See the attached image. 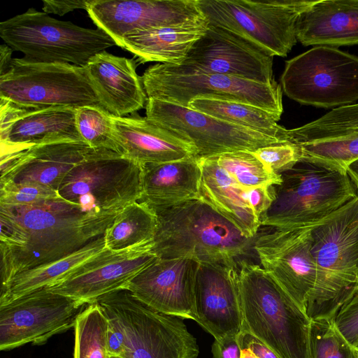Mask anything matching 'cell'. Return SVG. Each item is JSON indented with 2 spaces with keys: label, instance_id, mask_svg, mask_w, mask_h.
Listing matches in <instances>:
<instances>
[{
  "label": "cell",
  "instance_id": "25",
  "mask_svg": "<svg viewBox=\"0 0 358 358\" xmlns=\"http://www.w3.org/2000/svg\"><path fill=\"white\" fill-rule=\"evenodd\" d=\"M123 155L141 164L196 157L195 148L146 117L111 115Z\"/></svg>",
  "mask_w": 358,
  "mask_h": 358
},
{
  "label": "cell",
  "instance_id": "34",
  "mask_svg": "<svg viewBox=\"0 0 358 358\" xmlns=\"http://www.w3.org/2000/svg\"><path fill=\"white\" fill-rule=\"evenodd\" d=\"M222 167L244 189L262 185H279L280 174L269 171L250 151H235L214 156Z\"/></svg>",
  "mask_w": 358,
  "mask_h": 358
},
{
  "label": "cell",
  "instance_id": "16",
  "mask_svg": "<svg viewBox=\"0 0 358 358\" xmlns=\"http://www.w3.org/2000/svg\"><path fill=\"white\" fill-rule=\"evenodd\" d=\"M273 57L243 36L208 24L180 65L263 84L275 82Z\"/></svg>",
  "mask_w": 358,
  "mask_h": 358
},
{
  "label": "cell",
  "instance_id": "41",
  "mask_svg": "<svg viewBox=\"0 0 358 358\" xmlns=\"http://www.w3.org/2000/svg\"><path fill=\"white\" fill-rule=\"evenodd\" d=\"M91 0H43L42 10L47 14L62 16L76 9L87 10Z\"/></svg>",
  "mask_w": 358,
  "mask_h": 358
},
{
  "label": "cell",
  "instance_id": "21",
  "mask_svg": "<svg viewBox=\"0 0 358 358\" xmlns=\"http://www.w3.org/2000/svg\"><path fill=\"white\" fill-rule=\"evenodd\" d=\"M238 268L199 263L194 287L196 322L216 341L243 331Z\"/></svg>",
  "mask_w": 358,
  "mask_h": 358
},
{
  "label": "cell",
  "instance_id": "18",
  "mask_svg": "<svg viewBox=\"0 0 358 358\" xmlns=\"http://www.w3.org/2000/svg\"><path fill=\"white\" fill-rule=\"evenodd\" d=\"M86 11L117 46L138 31L206 19L197 0H91Z\"/></svg>",
  "mask_w": 358,
  "mask_h": 358
},
{
  "label": "cell",
  "instance_id": "19",
  "mask_svg": "<svg viewBox=\"0 0 358 358\" xmlns=\"http://www.w3.org/2000/svg\"><path fill=\"white\" fill-rule=\"evenodd\" d=\"M153 241L120 250H106L64 280L47 288L86 303L124 289L157 257L152 252Z\"/></svg>",
  "mask_w": 358,
  "mask_h": 358
},
{
  "label": "cell",
  "instance_id": "45",
  "mask_svg": "<svg viewBox=\"0 0 358 358\" xmlns=\"http://www.w3.org/2000/svg\"><path fill=\"white\" fill-rule=\"evenodd\" d=\"M356 189L358 190V159L350 163L345 169Z\"/></svg>",
  "mask_w": 358,
  "mask_h": 358
},
{
  "label": "cell",
  "instance_id": "6",
  "mask_svg": "<svg viewBox=\"0 0 358 358\" xmlns=\"http://www.w3.org/2000/svg\"><path fill=\"white\" fill-rule=\"evenodd\" d=\"M0 37L27 61L84 67L90 59L117 45L102 29L79 27L31 8L0 23Z\"/></svg>",
  "mask_w": 358,
  "mask_h": 358
},
{
  "label": "cell",
  "instance_id": "9",
  "mask_svg": "<svg viewBox=\"0 0 358 358\" xmlns=\"http://www.w3.org/2000/svg\"><path fill=\"white\" fill-rule=\"evenodd\" d=\"M58 192L84 213L115 216L142 195V166L106 149H92L66 176Z\"/></svg>",
  "mask_w": 358,
  "mask_h": 358
},
{
  "label": "cell",
  "instance_id": "4",
  "mask_svg": "<svg viewBox=\"0 0 358 358\" xmlns=\"http://www.w3.org/2000/svg\"><path fill=\"white\" fill-rule=\"evenodd\" d=\"M238 271L243 331L279 358H310L306 312L260 266L244 259Z\"/></svg>",
  "mask_w": 358,
  "mask_h": 358
},
{
  "label": "cell",
  "instance_id": "29",
  "mask_svg": "<svg viewBox=\"0 0 358 358\" xmlns=\"http://www.w3.org/2000/svg\"><path fill=\"white\" fill-rule=\"evenodd\" d=\"M198 160L201 170V199L245 236L256 237L261 222L245 199V189L217 164L214 156Z\"/></svg>",
  "mask_w": 358,
  "mask_h": 358
},
{
  "label": "cell",
  "instance_id": "30",
  "mask_svg": "<svg viewBox=\"0 0 358 358\" xmlns=\"http://www.w3.org/2000/svg\"><path fill=\"white\" fill-rule=\"evenodd\" d=\"M106 250L102 236L67 256L16 275L1 289L0 305L36 290L53 286Z\"/></svg>",
  "mask_w": 358,
  "mask_h": 358
},
{
  "label": "cell",
  "instance_id": "42",
  "mask_svg": "<svg viewBox=\"0 0 358 358\" xmlns=\"http://www.w3.org/2000/svg\"><path fill=\"white\" fill-rule=\"evenodd\" d=\"M241 350L238 336H228L219 341L215 340L212 345L214 358H240Z\"/></svg>",
  "mask_w": 358,
  "mask_h": 358
},
{
  "label": "cell",
  "instance_id": "36",
  "mask_svg": "<svg viewBox=\"0 0 358 358\" xmlns=\"http://www.w3.org/2000/svg\"><path fill=\"white\" fill-rule=\"evenodd\" d=\"M310 358H358L356 348L338 331L334 317L311 320Z\"/></svg>",
  "mask_w": 358,
  "mask_h": 358
},
{
  "label": "cell",
  "instance_id": "8",
  "mask_svg": "<svg viewBox=\"0 0 358 358\" xmlns=\"http://www.w3.org/2000/svg\"><path fill=\"white\" fill-rule=\"evenodd\" d=\"M123 336L121 358H198L199 346L183 319L166 315L120 289L99 298Z\"/></svg>",
  "mask_w": 358,
  "mask_h": 358
},
{
  "label": "cell",
  "instance_id": "43",
  "mask_svg": "<svg viewBox=\"0 0 358 358\" xmlns=\"http://www.w3.org/2000/svg\"><path fill=\"white\" fill-rule=\"evenodd\" d=\"M238 341L241 349H248L258 358H279L271 349L246 331L238 335Z\"/></svg>",
  "mask_w": 358,
  "mask_h": 358
},
{
  "label": "cell",
  "instance_id": "12",
  "mask_svg": "<svg viewBox=\"0 0 358 358\" xmlns=\"http://www.w3.org/2000/svg\"><path fill=\"white\" fill-rule=\"evenodd\" d=\"M0 99L34 107L101 106L85 67L13 58L0 76Z\"/></svg>",
  "mask_w": 358,
  "mask_h": 358
},
{
  "label": "cell",
  "instance_id": "26",
  "mask_svg": "<svg viewBox=\"0 0 358 358\" xmlns=\"http://www.w3.org/2000/svg\"><path fill=\"white\" fill-rule=\"evenodd\" d=\"M296 38L304 46L358 45V0H314L298 17Z\"/></svg>",
  "mask_w": 358,
  "mask_h": 358
},
{
  "label": "cell",
  "instance_id": "39",
  "mask_svg": "<svg viewBox=\"0 0 358 358\" xmlns=\"http://www.w3.org/2000/svg\"><path fill=\"white\" fill-rule=\"evenodd\" d=\"M341 334L355 348L358 347V292L345 303L334 317Z\"/></svg>",
  "mask_w": 358,
  "mask_h": 358
},
{
  "label": "cell",
  "instance_id": "14",
  "mask_svg": "<svg viewBox=\"0 0 358 358\" xmlns=\"http://www.w3.org/2000/svg\"><path fill=\"white\" fill-rule=\"evenodd\" d=\"M88 304L43 288L0 305V350L44 344L74 327Z\"/></svg>",
  "mask_w": 358,
  "mask_h": 358
},
{
  "label": "cell",
  "instance_id": "2",
  "mask_svg": "<svg viewBox=\"0 0 358 358\" xmlns=\"http://www.w3.org/2000/svg\"><path fill=\"white\" fill-rule=\"evenodd\" d=\"M156 213L152 252L158 258L187 257L199 263L238 267L253 249L255 237L245 236L201 198Z\"/></svg>",
  "mask_w": 358,
  "mask_h": 358
},
{
  "label": "cell",
  "instance_id": "22",
  "mask_svg": "<svg viewBox=\"0 0 358 358\" xmlns=\"http://www.w3.org/2000/svg\"><path fill=\"white\" fill-rule=\"evenodd\" d=\"M300 159L320 162L345 170L358 159V103L335 108L301 127L287 129Z\"/></svg>",
  "mask_w": 358,
  "mask_h": 358
},
{
  "label": "cell",
  "instance_id": "28",
  "mask_svg": "<svg viewBox=\"0 0 358 358\" xmlns=\"http://www.w3.org/2000/svg\"><path fill=\"white\" fill-rule=\"evenodd\" d=\"M207 27L208 22L203 19L138 31L123 37L118 46L143 63L180 65Z\"/></svg>",
  "mask_w": 358,
  "mask_h": 358
},
{
  "label": "cell",
  "instance_id": "7",
  "mask_svg": "<svg viewBox=\"0 0 358 358\" xmlns=\"http://www.w3.org/2000/svg\"><path fill=\"white\" fill-rule=\"evenodd\" d=\"M148 99L188 107L196 99L251 104L281 117L282 93L277 82L263 84L184 65L157 63L141 76Z\"/></svg>",
  "mask_w": 358,
  "mask_h": 358
},
{
  "label": "cell",
  "instance_id": "32",
  "mask_svg": "<svg viewBox=\"0 0 358 358\" xmlns=\"http://www.w3.org/2000/svg\"><path fill=\"white\" fill-rule=\"evenodd\" d=\"M157 228L156 212L145 203L134 202L122 209L105 231V246L116 251L153 241Z\"/></svg>",
  "mask_w": 358,
  "mask_h": 358
},
{
  "label": "cell",
  "instance_id": "46",
  "mask_svg": "<svg viewBox=\"0 0 358 358\" xmlns=\"http://www.w3.org/2000/svg\"><path fill=\"white\" fill-rule=\"evenodd\" d=\"M240 358H258L248 349H242Z\"/></svg>",
  "mask_w": 358,
  "mask_h": 358
},
{
  "label": "cell",
  "instance_id": "13",
  "mask_svg": "<svg viewBox=\"0 0 358 358\" xmlns=\"http://www.w3.org/2000/svg\"><path fill=\"white\" fill-rule=\"evenodd\" d=\"M146 117L190 143L198 158L250 151L285 143L277 138L224 122L189 107L148 99Z\"/></svg>",
  "mask_w": 358,
  "mask_h": 358
},
{
  "label": "cell",
  "instance_id": "31",
  "mask_svg": "<svg viewBox=\"0 0 358 358\" xmlns=\"http://www.w3.org/2000/svg\"><path fill=\"white\" fill-rule=\"evenodd\" d=\"M188 107L229 124L288 142L287 129L277 123L280 117L262 108L242 102L211 99H194Z\"/></svg>",
  "mask_w": 358,
  "mask_h": 358
},
{
  "label": "cell",
  "instance_id": "10",
  "mask_svg": "<svg viewBox=\"0 0 358 358\" xmlns=\"http://www.w3.org/2000/svg\"><path fill=\"white\" fill-rule=\"evenodd\" d=\"M313 1L197 0V3L208 24L243 36L273 57H286L297 41L298 17Z\"/></svg>",
  "mask_w": 358,
  "mask_h": 358
},
{
  "label": "cell",
  "instance_id": "38",
  "mask_svg": "<svg viewBox=\"0 0 358 358\" xmlns=\"http://www.w3.org/2000/svg\"><path fill=\"white\" fill-rule=\"evenodd\" d=\"M252 152L269 171L277 174L292 168L301 158L298 147L290 142L264 146Z\"/></svg>",
  "mask_w": 358,
  "mask_h": 358
},
{
  "label": "cell",
  "instance_id": "48",
  "mask_svg": "<svg viewBox=\"0 0 358 358\" xmlns=\"http://www.w3.org/2000/svg\"><path fill=\"white\" fill-rule=\"evenodd\" d=\"M356 350H357V355H358V347L356 348Z\"/></svg>",
  "mask_w": 358,
  "mask_h": 358
},
{
  "label": "cell",
  "instance_id": "15",
  "mask_svg": "<svg viewBox=\"0 0 358 358\" xmlns=\"http://www.w3.org/2000/svg\"><path fill=\"white\" fill-rule=\"evenodd\" d=\"M316 225L274 229L257 235L253 244L262 267L305 312L316 280L311 254Z\"/></svg>",
  "mask_w": 358,
  "mask_h": 358
},
{
  "label": "cell",
  "instance_id": "1",
  "mask_svg": "<svg viewBox=\"0 0 358 358\" xmlns=\"http://www.w3.org/2000/svg\"><path fill=\"white\" fill-rule=\"evenodd\" d=\"M115 216L84 213L62 197L31 206H0L1 289L16 275L103 236Z\"/></svg>",
  "mask_w": 358,
  "mask_h": 358
},
{
  "label": "cell",
  "instance_id": "27",
  "mask_svg": "<svg viewBox=\"0 0 358 358\" xmlns=\"http://www.w3.org/2000/svg\"><path fill=\"white\" fill-rule=\"evenodd\" d=\"M142 166V195L155 212L201 198V170L197 157Z\"/></svg>",
  "mask_w": 358,
  "mask_h": 358
},
{
  "label": "cell",
  "instance_id": "44",
  "mask_svg": "<svg viewBox=\"0 0 358 358\" xmlns=\"http://www.w3.org/2000/svg\"><path fill=\"white\" fill-rule=\"evenodd\" d=\"M13 50L8 45L0 46V76L6 74L10 69L13 59Z\"/></svg>",
  "mask_w": 358,
  "mask_h": 358
},
{
  "label": "cell",
  "instance_id": "24",
  "mask_svg": "<svg viewBox=\"0 0 358 358\" xmlns=\"http://www.w3.org/2000/svg\"><path fill=\"white\" fill-rule=\"evenodd\" d=\"M84 67L101 107L110 114L124 117L144 107L148 96L133 59L105 50Z\"/></svg>",
  "mask_w": 358,
  "mask_h": 358
},
{
  "label": "cell",
  "instance_id": "23",
  "mask_svg": "<svg viewBox=\"0 0 358 358\" xmlns=\"http://www.w3.org/2000/svg\"><path fill=\"white\" fill-rule=\"evenodd\" d=\"M91 150L85 142H62L1 157V184L34 183L58 191L68 173Z\"/></svg>",
  "mask_w": 358,
  "mask_h": 358
},
{
  "label": "cell",
  "instance_id": "40",
  "mask_svg": "<svg viewBox=\"0 0 358 358\" xmlns=\"http://www.w3.org/2000/svg\"><path fill=\"white\" fill-rule=\"evenodd\" d=\"M275 197V185H262L245 189V199L260 222Z\"/></svg>",
  "mask_w": 358,
  "mask_h": 358
},
{
  "label": "cell",
  "instance_id": "47",
  "mask_svg": "<svg viewBox=\"0 0 358 358\" xmlns=\"http://www.w3.org/2000/svg\"><path fill=\"white\" fill-rule=\"evenodd\" d=\"M108 358H121V357H117V356H110V357H108Z\"/></svg>",
  "mask_w": 358,
  "mask_h": 358
},
{
  "label": "cell",
  "instance_id": "35",
  "mask_svg": "<svg viewBox=\"0 0 358 358\" xmlns=\"http://www.w3.org/2000/svg\"><path fill=\"white\" fill-rule=\"evenodd\" d=\"M76 124L83 141L92 149H106L123 155L110 114L101 106L76 109Z\"/></svg>",
  "mask_w": 358,
  "mask_h": 358
},
{
  "label": "cell",
  "instance_id": "3",
  "mask_svg": "<svg viewBox=\"0 0 358 358\" xmlns=\"http://www.w3.org/2000/svg\"><path fill=\"white\" fill-rule=\"evenodd\" d=\"M316 280L306 308L310 320L334 318L358 292V196L312 230Z\"/></svg>",
  "mask_w": 358,
  "mask_h": 358
},
{
  "label": "cell",
  "instance_id": "11",
  "mask_svg": "<svg viewBox=\"0 0 358 358\" xmlns=\"http://www.w3.org/2000/svg\"><path fill=\"white\" fill-rule=\"evenodd\" d=\"M284 93L303 105L330 108L358 100V57L337 48L314 46L286 61Z\"/></svg>",
  "mask_w": 358,
  "mask_h": 358
},
{
  "label": "cell",
  "instance_id": "37",
  "mask_svg": "<svg viewBox=\"0 0 358 358\" xmlns=\"http://www.w3.org/2000/svg\"><path fill=\"white\" fill-rule=\"evenodd\" d=\"M61 197L58 191L34 183L1 184L0 206H26Z\"/></svg>",
  "mask_w": 358,
  "mask_h": 358
},
{
  "label": "cell",
  "instance_id": "17",
  "mask_svg": "<svg viewBox=\"0 0 358 358\" xmlns=\"http://www.w3.org/2000/svg\"><path fill=\"white\" fill-rule=\"evenodd\" d=\"M76 109L34 107L0 99L1 157L40 145L84 142L76 127Z\"/></svg>",
  "mask_w": 358,
  "mask_h": 358
},
{
  "label": "cell",
  "instance_id": "5",
  "mask_svg": "<svg viewBox=\"0 0 358 358\" xmlns=\"http://www.w3.org/2000/svg\"><path fill=\"white\" fill-rule=\"evenodd\" d=\"M275 197L261 219L273 229L316 225L356 198L357 189L345 170L300 159L280 173Z\"/></svg>",
  "mask_w": 358,
  "mask_h": 358
},
{
  "label": "cell",
  "instance_id": "20",
  "mask_svg": "<svg viewBox=\"0 0 358 358\" xmlns=\"http://www.w3.org/2000/svg\"><path fill=\"white\" fill-rule=\"evenodd\" d=\"M199 262L187 257L157 258L124 289L151 308L196 321L194 287Z\"/></svg>",
  "mask_w": 358,
  "mask_h": 358
},
{
  "label": "cell",
  "instance_id": "33",
  "mask_svg": "<svg viewBox=\"0 0 358 358\" xmlns=\"http://www.w3.org/2000/svg\"><path fill=\"white\" fill-rule=\"evenodd\" d=\"M108 327L100 306L96 302L88 304L74 326V358H108Z\"/></svg>",
  "mask_w": 358,
  "mask_h": 358
}]
</instances>
